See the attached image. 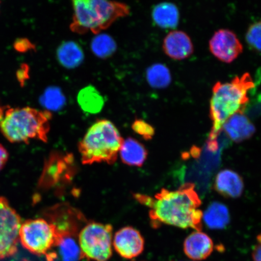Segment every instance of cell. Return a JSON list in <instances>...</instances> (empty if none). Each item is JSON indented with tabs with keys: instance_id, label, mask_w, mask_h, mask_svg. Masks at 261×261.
Masks as SVG:
<instances>
[{
	"instance_id": "obj_1",
	"label": "cell",
	"mask_w": 261,
	"mask_h": 261,
	"mask_svg": "<svg viewBox=\"0 0 261 261\" xmlns=\"http://www.w3.org/2000/svg\"><path fill=\"white\" fill-rule=\"evenodd\" d=\"M134 197L150 208L149 217L153 226L164 224L201 231L203 213L199 208L201 201L194 184L182 185L174 191L162 189L154 197L139 194Z\"/></svg>"
},
{
	"instance_id": "obj_2",
	"label": "cell",
	"mask_w": 261,
	"mask_h": 261,
	"mask_svg": "<svg viewBox=\"0 0 261 261\" xmlns=\"http://www.w3.org/2000/svg\"><path fill=\"white\" fill-rule=\"evenodd\" d=\"M254 86L252 77L248 73L236 77L230 83L218 82L215 84L210 103L212 129L208 147L211 150L217 148V136L226 120L234 114L244 113L249 101L248 92Z\"/></svg>"
},
{
	"instance_id": "obj_3",
	"label": "cell",
	"mask_w": 261,
	"mask_h": 261,
	"mask_svg": "<svg viewBox=\"0 0 261 261\" xmlns=\"http://www.w3.org/2000/svg\"><path fill=\"white\" fill-rule=\"evenodd\" d=\"M51 114L31 107H0V129L9 142L28 143L38 139L47 142Z\"/></svg>"
},
{
	"instance_id": "obj_4",
	"label": "cell",
	"mask_w": 261,
	"mask_h": 261,
	"mask_svg": "<svg viewBox=\"0 0 261 261\" xmlns=\"http://www.w3.org/2000/svg\"><path fill=\"white\" fill-rule=\"evenodd\" d=\"M73 9L70 30L83 35L87 32L99 34L117 19L129 14L125 3L112 0H71Z\"/></svg>"
},
{
	"instance_id": "obj_5",
	"label": "cell",
	"mask_w": 261,
	"mask_h": 261,
	"mask_svg": "<svg viewBox=\"0 0 261 261\" xmlns=\"http://www.w3.org/2000/svg\"><path fill=\"white\" fill-rule=\"evenodd\" d=\"M123 139L115 125L110 120H97L88 129L78 149L84 165L107 163L113 165L117 161Z\"/></svg>"
},
{
	"instance_id": "obj_6",
	"label": "cell",
	"mask_w": 261,
	"mask_h": 261,
	"mask_svg": "<svg viewBox=\"0 0 261 261\" xmlns=\"http://www.w3.org/2000/svg\"><path fill=\"white\" fill-rule=\"evenodd\" d=\"M113 227L96 222L87 223L78 234L82 259L107 261L113 254Z\"/></svg>"
},
{
	"instance_id": "obj_7",
	"label": "cell",
	"mask_w": 261,
	"mask_h": 261,
	"mask_svg": "<svg viewBox=\"0 0 261 261\" xmlns=\"http://www.w3.org/2000/svg\"><path fill=\"white\" fill-rule=\"evenodd\" d=\"M19 236L22 246L38 256H47L58 239L56 227L44 219L26 221L21 224Z\"/></svg>"
},
{
	"instance_id": "obj_8",
	"label": "cell",
	"mask_w": 261,
	"mask_h": 261,
	"mask_svg": "<svg viewBox=\"0 0 261 261\" xmlns=\"http://www.w3.org/2000/svg\"><path fill=\"white\" fill-rule=\"evenodd\" d=\"M21 218L6 198L0 197V259L17 252Z\"/></svg>"
},
{
	"instance_id": "obj_9",
	"label": "cell",
	"mask_w": 261,
	"mask_h": 261,
	"mask_svg": "<svg viewBox=\"0 0 261 261\" xmlns=\"http://www.w3.org/2000/svg\"><path fill=\"white\" fill-rule=\"evenodd\" d=\"M212 54L218 60L230 63L242 53L243 47L234 33L221 29L215 33L210 41Z\"/></svg>"
},
{
	"instance_id": "obj_10",
	"label": "cell",
	"mask_w": 261,
	"mask_h": 261,
	"mask_svg": "<svg viewBox=\"0 0 261 261\" xmlns=\"http://www.w3.org/2000/svg\"><path fill=\"white\" fill-rule=\"evenodd\" d=\"M113 245L120 256L132 259L142 254L144 250L145 241L138 230L132 227H125L114 234Z\"/></svg>"
},
{
	"instance_id": "obj_11",
	"label": "cell",
	"mask_w": 261,
	"mask_h": 261,
	"mask_svg": "<svg viewBox=\"0 0 261 261\" xmlns=\"http://www.w3.org/2000/svg\"><path fill=\"white\" fill-rule=\"evenodd\" d=\"M51 214L50 223L56 227L58 238L77 236L81 223L84 219L80 212L71 207H58Z\"/></svg>"
},
{
	"instance_id": "obj_12",
	"label": "cell",
	"mask_w": 261,
	"mask_h": 261,
	"mask_svg": "<svg viewBox=\"0 0 261 261\" xmlns=\"http://www.w3.org/2000/svg\"><path fill=\"white\" fill-rule=\"evenodd\" d=\"M163 50L169 58L175 60H182L191 56L194 47L191 38L182 31H172L163 41Z\"/></svg>"
},
{
	"instance_id": "obj_13",
	"label": "cell",
	"mask_w": 261,
	"mask_h": 261,
	"mask_svg": "<svg viewBox=\"0 0 261 261\" xmlns=\"http://www.w3.org/2000/svg\"><path fill=\"white\" fill-rule=\"evenodd\" d=\"M214 245L211 238L201 231H195L186 238L184 252L189 258L204 260L213 252Z\"/></svg>"
},
{
	"instance_id": "obj_14",
	"label": "cell",
	"mask_w": 261,
	"mask_h": 261,
	"mask_svg": "<svg viewBox=\"0 0 261 261\" xmlns=\"http://www.w3.org/2000/svg\"><path fill=\"white\" fill-rule=\"evenodd\" d=\"M214 188L224 197L237 198L241 197L244 191L243 179L237 172L230 169H224L218 173Z\"/></svg>"
},
{
	"instance_id": "obj_15",
	"label": "cell",
	"mask_w": 261,
	"mask_h": 261,
	"mask_svg": "<svg viewBox=\"0 0 261 261\" xmlns=\"http://www.w3.org/2000/svg\"><path fill=\"white\" fill-rule=\"evenodd\" d=\"M222 128L231 140L237 143L250 139L256 130L255 126L244 113H238L231 116Z\"/></svg>"
},
{
	"instance_id": "obj_16",
	"label": "cell",
	"mask_w": 261,
	"mask_h": 261,
	"mask_svg": "<svg viewBox=\"0 0 261 261\" xmlns=\"http://www.w3.org/2000/svg\"><path fill=\"white\" fill-rule=\"evenodd\" d=\"M119 154L125 164L140 167L145 163L148 152L141 143L129 138L123 140Z\"/></svg>"
},
{
	"instance_id": "obj_17",
	"label": "cell",
	"mask_w": 261,
	"mask_h": 261,
	"mask_svg": "<svg viewBox=\"0 0 261 261\" xmlns=\"http://www.w3.org/2000/svg\"><path fill=\"white\" fill-rule=\"evenodd\" d=\"M57 59L62 66L68 69L79 67L84 60L83 48L76 42L64 41L58 47Z\"/></svg>"
},
{
	"instance_id": "obj_18",
	"label": "cell",
	"mask_w": 261,
	"mask_h": 261,
	"mask_svg": "<svg viewBox=\"0 0 261 261\" xmlns=\"http://www.w3.org/2000/svg\"><path fill=\"white\" fill-rule=\"evenodd\" d=\"M151 14L154 23L161 28L174 29L178 24V9L173 3H160L153 8Z\"/></svg>"
},
{
	"instance_id": "obj_19",
	"label": "cell",
	"mask_w": 261,
	"mask_h": 261,
	"mask_svg": "<svg viewBox=\"0 0 261 261\" xmlns=\"http://www.w3.org/2000/svg\"><path fill=\"white\" fill-rule=\"evenodd\" d=\"M203 220L208 228L222 229L229 223V211L224 204L220 202H213L205 211Z\"/></svg>"
},
{
	"instance_id": "obj_20",
	"label": "cell",
	"mask_w": 261,
	"mask_h": 261,
	"mask_svg": "<svg viewBox=\"0 0 261 261\" xmlns=\"http://www.w3.org/2000/svg\"><path fill=\"white\" fill-rule=\"evenodd\" d=\"M77 102L84 112L96 114L102 110L105 102L99 91L95 87L89 86L78 93Z\"/></svg>"
},
{
	"instance_id": "obj_21",
	"label": "cell",
	"mask_w": 261,
	"mask_h": 261,
	"mask_svg": "<svg viewBox=\"0 0 261 261\" xmlns=\"http://www.w3.org/2000/svg\"><path fill=\"white\" fill-rule=\"evenodd\" d=\"M146 80L154 89H165L171 83V74L169 68L164 64H154L146 70Z\"/></svg>"
},
{
	"instance_id": "obj_22",
	"label": "cell",
	"mask_w": 261,
	"mask_h": 261,
	"mask_svg": "<svg viewBox=\"0 0 261 261\" xmlns=\"http://www.w3.org/2000/svg\"><path fill=\"white\" fill-rule=\"evenodd\" d=\"M93 53L98 58L107 59L115 53L117 45L114 39L107 34H97L91 43Z\"/></svg>"
},
{
	"instance_id": "obj_23",
	"label": "cell",
	"mask_w": 261,
	"mask_h": 261,
	"mask_svg": "<svg viewBox=\"0 0 261 261\" xmlns=\"http://www.w3.org/2000/svg\"><path fill=\"white\" fill-rule=\"evenodd\" d=\"M74 237H59L56 247L59 248L63 261H79L82 259L81 249Z\"/></svg>"
},
{
	"instance_id": "obj_24",
	"label": "cell",
	"mask_w": 261,
	"mask_h": 261,
	"mask_svg": "<svg viewBox=\"0 0 261 261\" xmlns=\"http://www.w3.org/2000/svg\"><path fill=\"white\" fill-rule=\"evenodd\" d=\"M41 102L47 109L57 111L64 106L65 97L60 88L49 87L45 91L41 98Z\"/></svg>"
},
{
	"instance_id": "obj_25",
	"label": "cell",
	"mask_w": 261,
	"mask_h": 261,
	"mask_svg": "<svg viewBox=\"0 0 261 261\" xmlns=\"http://www.w3.org/2000/svg\"><path fill=\"white\" fill-rule=\"evenodd\" d=\"M246 41L251 47L261 51V21L250 26L246 34Z\"/></svg>"
},
{
	"instance_id": "obj_26",
	"label": "cell",
	"mask_w": 261,
	"mask_h": 261,
	"mask_svg": "<svg viewBox=\"0 0 261 261\" xmlns=\"http://www.w3.org/2000/svg\"><path fill=\"white\" fill-rule=\"evenodd\" d=\"M132 129L143 139L150 140L155 135V129L149 123L141 119H136L133 123Z\"/></svg>"
},
{
	"instance_id": "obj_27",
	"label": "cell",
	"mask_w": 261,
	"mask_h": 261,
	"mask_svg": "<svg viewBox=\"0 0 261 261\" xmlns=\"http://www.w3.org/2000/svg\"><path fill=\"white\" fill-rule=\"evenodd\" d=\"M14 47L16 50L19 52H25L35 48L34 45L31 43L28 39H19L16 41Z\"/></svg>"
},
{
	"instance_id": "obj_28",
	"label": "cell",
	"mask_w": 261,
	"mask_h": 261,
	"mask_svg": "<svg viewBox=\"0 0 261 261\" xmlns=\"http://www.w3.org/2000/svg\"><path fill=\"white\" fill-rule=\"evenodd\" d=\"M257 244L253 247L252 258L254 261H261V234L257 238Z\"/></svg>"
},
{
	"instance_id": "obj_29",
	"label": "cell",
	"mask_w": 261,
	"mask_h": 261,
	"mask_svg": "<svg viewBox=\"0 0 261 261\" xmlns=\"http://www.w3.org/2000/svg\"><path fill=\"white\" fill-rule=\"evenodd\" d=\"M9 158V154L4 146L0 145V171L4 168Z\"/></svg>"
},
{
	"instance_id": "obj_30",
	"label": "cell",
	"mask_w": 261,
	"mask_h": 261,
	"mask_svg": "<svg viewBox=\"0 0 261 261\" xmlns=\"http://www.w3.org/2000/svg\"><path fill=\"white\" fill-rule=\"evenodd\" d=\"M0 5H1V0H0Z\"/></svg>"
},
{
	"instance_id": "obj_31",
	"label": "cell",
	"mask_w": 261,
	"mask_h": 261,
	"mask_svg": "<svg viewBox=\"0 0 261 261\" xmlns=\"http://www.w3.org/2000/svg\"><path fill=\"white\" fill-rule=\"evenodd\" d=\"M25 261H28V260H25Z\"/></svg>"
}]
</instances>
